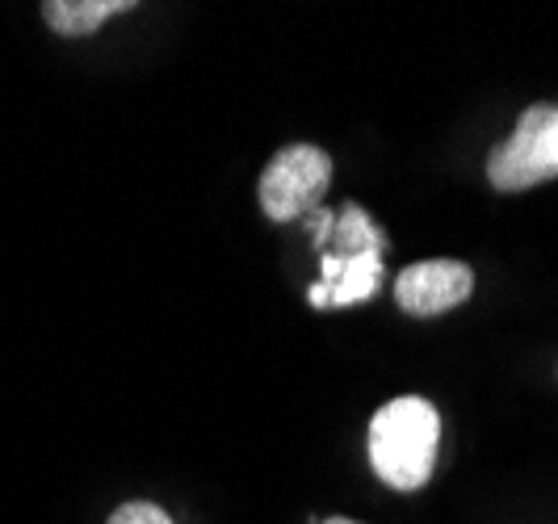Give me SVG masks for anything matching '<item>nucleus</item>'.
<instances>
[{
	"label": "nucleus",
	"instance_id": "nucleus-10",
	"mask_svg": "<svg viewBox=\"0 0 558 524\" xmlns=\"http://www.w3.org/2000/svg\"><path fill=\"white\" fill-rule=\"evenodd\" d=\"M319 524H357V521H349V516H328V521H319Z\"/></svg>",
	"mask_w": 558,
	"mask_h": 524
},
{
	"label": "nucleus",
	"instance_id": "nucleus-3",
	"mask_svg": "<svg viewBox=\"0 0 558 524\" xmlns=\"http://www.w3.org/2000/svg\"><path fill=\"white\" fill-rule=\"evenodd\" d=\"M332 185V156L315 143H290L260 172V210L274 222L307 219Z\"/></svg>",
	"mask_w": 558,
	"mask_h": 524
},
{
	"label": "nucleus",
	"instance_id": "nucleus-4",
	"mask_svg": "<svg viewBox=\"0 0 558 524\" xmlns=\"http://www.w3.org/2000/svg\"><path fill=\"white\" fill-rule=\"evenodd\" d=\"M471 290H475V273L462 260H420L395 277V303L416 319H433L462 306L471 298Z\"/></svg>",
	"mask_w": 558,
	"mask_h": 524
},
{
	"label": "nucleus",
	"instance_id": "nucleus-1",
	"mask_svg": "<svg viewBox=\"0 0 558 524\" xmlns=\"http://www.w3.org/2000/svg\"><path fill=\"white\" fill-rule=\"evenodd\" d=\"M437 444L441 415L420 394L391 399L369 419V466L391 491H420L433 478Z\"/></svg>",
	"mask_w": 558,
	"mask_h": 524
},
{
	"label": "nucleus",
	"instance_id": "nucleus-7",
	"mask_svg": "<svg viewBox=\"0 0 558 524\" xmlns=\"http://www.w3.org/2000/svg\"><path fill=\"white\" fill-rule=\"evenodd\" d=\"M387 248V235L374 227V219L365 215L357 202H349L344 210H336L332 240H328V256H357V252H383ZM319 252V256H324Z\"/></svg>",
	"mask_w": 558,
	"mask_h": 524
},
{
	"label": "nucleus",
	"instance_id": "nucleus-9",
	"mask_svg": "<svg viewBox=\"0 0 558 524\" xmlns=\"http://www.w3.org/2000/svg\"><path fill=\"white\" fill-rule=\"evenodd\" d=\"M307 227H311V235H315V248L324 252V244L332 240L336 215H332V210H324V206H315V210L307 215Z\"/></svg>",
	"mask_w": 558,
	"mask_h": 524
},
{
	"label": "nucleus",
	"instance_id": "nucleus-5",
	"mask_svg": "<svg viewBox=\"0 0 558 524\" xmlns=\"http://www.w3.org/2000/svg\"><path fill=\"white\" fill-rule=\"evenodd\" d=\"M324 281L311 285V306H353L378 294L383 285V252H357V256H319Z\"/></svg>",
	"mask_w": 558,
	"mask_h": 524
},
{
	"label": "nucleus",
	"instance_id": "nucleus-8",
	"mask_svg": "<svg viewBox=\"0 0 558 524\" xmlns=\"http://www.w3.org/2000/svg\"><path fill=\"white\" fill-rule=\"evenodd\" d=\"M110 524H172V516H168L165 508H156V503L135 499V503H122L110 516Z\"/></svg>",
	"mask_w": 558,
	"mask_h": 524
},
{
	"label": "nucleus",
	"instance_id": "nucleus-2",
	"mask_svg": "<svg viewBox=\"0 0 558 524\" xmlns=\"http://www.w3.org/2000/svg\"><path fill=\"white\" fill-rule=\"evenodd\" d=\"M558 176V106H530L512 135L487 156V181L500 194H525Z\"/></svg>",
	"mask_w": 558,
	"mask_h": 524
},
{
	"label": "nucleus",
	"instance_id": "nucleus-6",
	"mask_svg": "<svg viewBox=\"0 0 558 524\" xmlns=\"http://www.w3.org/2000/svg\"><path fill=\"white\" fill-rule=\"evenodd\" d=\"M126 9H131V0H47L43 17L56 34L81 38V34H93L101 22H110L113 13H126Z\"/></svg>",
	"mask_w": 558,
	"mask_h": 524
}]
</instances>
